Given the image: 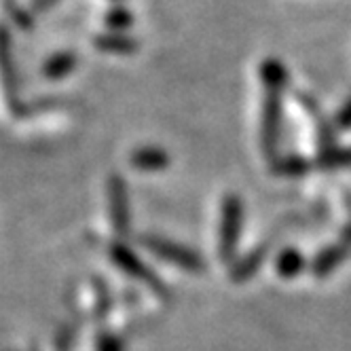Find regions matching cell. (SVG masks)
Masks as SVG:
<instances>
[{
	"instance_id": "obj_1",
	"label": "cell",
	"mask_w": 351,
	"mask_h": 351,
	"mask_svg": "<svg viewBox=\"0 0 351 351\" xmlns=\"http://www.w3.org/2000/svg\"><path fill=\"white\" fill-rule=\"evenodd\" d=\"M261 83L265 89L263 97V117H261V146L263 153L273 159L280 150L282 140V123H284V93L288 85L286 66L269 58L261 64Z\"/></svg>"
},
{
	"instance_id": "obj_20",
	"label": "cell",
	"mask_w": 351,
	"mask_h": 351,
	"mask_svg": "<svg viewBox=\"0 0 351 351\" xmlns=\"http://www.w3.org/2000/svg\"><path fill=\"white\" fill-rule=\"evenodd\" d=\"M112 3H121V0H112Z\"/></svg>"
},
{
	"instance_id": "obj_5",
	"label": "cell",
	"mask_w": 351,
	"mask_h": 351,
	"mask_svg": "<svg viewBox=\"0 0 351 351\" xmlns=\"http://www.w3.org/2000/svg\"><path fill=\"white\" fill-rule=\"evenodd\" d=\"M108 204H110V218L112 227L119 233H128L132 224V214H130V193L128 184L119 173H112L108 178Z\"/></svg>"
},
{
	"instance_id": "obj_18",
	"label": "cell",
	"mask_w": 351,
	"mask_h": 351,
	"mask_svg": "<svg viewBox=\"0 0 351 351\" xmlns=\"http://www.w3.org/2000/svg\"><path fill=\"white\" fill-rule=\"evenodd\" d=\"M56 3H60V0H32L30 11H32V13H45V11L51 9Z\"/></svg>"
},
{
	"instance_id": "obj_12",
	"label": "cell",
	"mask_w": 351,
	"mask_h": 351,
	"mask_svg": "<svg viewBox=\"0 0 351 351\" xmlns=\"http://www.w3.org/2000/svg\"><path fill=\"white\" fill-rule=\"evenodd\" d=\"M305 267V258L300 256L296 250H284V252L280 254L278 263H275V269H278V273L282 275L284 280L288 278H294L296 273H300V269Z\"/></svg>"
},
{
	"instance_id": "obj_2",
	"label": "cell",
	"mask_w": 351,
	"mask_h": 351,
	"mask_svg": "<svg viewBox=\"0 0 351 351\" xmlns=\"http://www.w3.org/2000/svg\"><path fill=\"white\" fill-rule=\"evenodd\" d=\"M140 243L148 250L150 254L159 256L161 261L178 267L182 271L202 273L206 269V261L202 258V254L186 247V245H182V243H176V241L159 237V235H142Z\"/></svg>"
},
{
	"instance_id": "obj_4",
	"label": "cell",
	"mask_w": 351,
	"mask_h": 351,
	"mask_svg": "<svg viewBox=\"0 0 351 351\" xmlns=\"http://www.w3.org/2000/svg\"><path fill=\"white\" fill-rule=\"evenodd\" d=\"M108 252H110V258L114 261V265H117L121 271H125L128 275H132L134 280L146 284L150 290L157 292L159 296H167V288L157 280V275H155L153 271H150L146 265H142V263L138 261V256L132 252V250H130L128 245H123V243H112Z\"/></svg>"
},
{
	"instance_id": "obj_3",
	"label": "cell",
	"mask_w": 351,
	"mask_h": 351,
	"mask_svg": "<svg viewBox=\"0 0 351 351\" xmlns=\"http://www.w3.org/2000/svg\"><path fill=\"white\" fill-rule=\"evenodd\" d=\"M220 233H218V254L222 263H229L235 256V250L241 235L243 222V204L237 195H227L222 199L220 210Z\"/></svg>"
},
{
	"instance_id": "obj_11",
	"label": "cell",
	"mask_w": 351,
	"mask_h": 351,
	"mask_svg": "<svg viewBox=\"0 0 351 351\" xmlns=\"http://www.w3.org/2000/svg\"><path fill=\"white\" fill-rule=\"evenodd\" d=\"M265 256H267V245L256 247L254 252H250V254L233 269V280H235V282H245V280H250V278H252V275L258 271V267L263 265Z\"/></svg>"
},
{
	"instance_id": "obj_17",
	"label": "cell",
	"mask_w": 351,
	"mask_h": 351,
	"mask_svg": "<svg viewBox=\"0 0 351 351\" xmlns=\"http://www.w3.org/2000/svg\"><path fill=\"white\" fill-rule=\"evenodd\" d=\"M97 351H123V345L117 337L112 335H104V337H99L97 341Z\"/></svg>"
},
{
	"instance_id": "obj_10",
	"label": "cell",
	"mask_w": 351,
	"mask_h": 351,
	"mask_svg": "<svg viewBox=\"0 0 351 351\" xmlns=\"http://www.w3.org/2000/svg\"><path fill=\"white\" fill-rule=\"evenodd\" d=\"M79 60L74 53L70 51H60V53H53L51 58H49L43 66V74H45V79L49 81H60L64 77H68V74L77 68Z\"/></svg>"
},
{
	"instance_id": "obj_6",
	"label": "cell",
	"mask_w": 351,
	"mask_h": 351,
	"mask_svg": "<svg viewBox=\"0 0 351 351\" xmlns=\"http://www.w3.org/2000/svg\"><path fill=\"white\" fill-rule=\"evenodd\" d=\"M0 83L5 89V97L9 104L17 108V72L13 62V45L7 26L0 23Z\"/></svg>"
},
{
	"instance_id": "obj_16",
	"label": "cell",
	"mask_w": 351,
	"mask_h": 351,
	"mask_svg": "<svg viewBox=\"0 0 351 351\" xmlns=\"http://www.w3.org/2000/svg\"><path fill=\"white\" fill-rule=\"evenodd\" d=\"M335 130H339V132L351 130V97L345 102V106L337 112V117H335Z\"/></svg>"
},
{
	"instance_id": "obj_19",
	"label": "cell",
	"mask_w": 351,
	"mask_h": 351,
	"mask_svg": "<svg viewBox=\"0 0 351 351\" xmlns=\"http://www.w3.org/2000/svg\"><path fill=\"white\" fill-rule=\"evenodd\" d=\"M341 241H343V243H347V245L351 247V224H349V227L343 231V235H341Z\"/></svg>"
},
{
	"instance_id": "obj_14",
	"label": "cell",
	"mask_w": 351,
	"mask_h": 351,
	"mask_svg": "<svg viewBox=\"0 0 351 351\" xmlns=\"http://www.w3.org/2000/svg\"><path fill=\"white\" fill-rule=\"evenodd\" d=\"M317 165L322 167H345V165H351V146L347 148H328L319 153L317 157Z\"/></svg>"
},
{
	"instance_id": "obj_13",
	"label": "cell",
	"mask_w": 351,
	"mask_h": 351,
	"mask_svg": "<svg viewBox=\"0 0 351 351\" xmlns=\"http://www.w3.org/2000/svg\"><path fill=\"white\" fill-rule=\"evenodd\" d=\"M104 23L108 32H128L134 26V15L125 7H114L104 15Z\"/></svg>"
},
{
	"instance_id": "obj_9",
	"label": "cell",
	"mask_w": 351,
	"mask_h": 351,
	"mask_svg": "<svg viewBox=\"0 0 351 351\" xmlns=\"http://www.w3.org/2000/svg\"><path fill=\"white\" fill-rule=\"evenodd\" d=\"M132 165L142 171H161L169 165V155L159 146H140L132 153Z\"/></svg>"
},
{
	"instance_id": "obj_15",
	"label": "cell",
	"mask_w": 351,
	"mask_h": 351,
	"mask_svg": "<svg viewBox=\"0 0 351 351\" xmlns=\"http://www.w3.org/2000/svg\"><path fill=\"white\" fill-rule=\"evenodd\" d=\"M309 167H311L309 161L298 159V157H290V159H284V161H280L278 165H275V171L286 173V176H300V173H305Z\"/></svg>"
},
{
	"instance_id": "obj_7",
	"label": "cell",
	"mask_w": 351,
	"mask_h": 351,
	"mask_svg": "<svg viewBox=\"0 0 351 351\" xmlns=\"http://www.w3.org/2000/svg\"><path fill=\"white\" fill-rule=\"evenodd\" d=\"M351 254V247L343 241L335 243V245H328V247H324L322 252L315 256L311 269H313V275L315 278H326V275H330L335 273L345 261L347 256Z\"/></svg>"
},
{
	"instance_id": "obj_8",
	"label": "cell",
	"mask_w": 351,
	"mask_h": 351,
	"mask_svg": "<svg viewBox=\"0 0 351 351\" xmlns=\"http://www.w3.org/2000/svg\"><path fill=\"white\" fill-rule=\"evenodd\" d=\"M95 47L104 53L114 56H132L138 51V40L128 32H104L95 36Z\"/></svg>"
}]
</instances>
